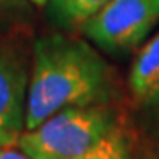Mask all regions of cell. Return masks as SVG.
Segmentation results:
<instances>
[{
  "label": "cell",
  "mask_w": 159,
  "mask_h": 159,
  "mask_svg": "<svg viewBox=\"0 0 159 159\" xmlns=\"http://www.w3.org/2000/svg\"><path fill=\"white\" fill-rule=\"evenodd\" d=\"M113 90L111 67L92 44L62 32L43 35L32 44L25 129L67 106L106 104Z\"/></svg>",
  "instance_id": "6da1fadb"
},
{
  "label": "cell",
  "mask_w": 159,
  "mask_h": 159,
  "mask_svg": "<svg viewBox=\"0 0 159 159\" xmlns=\"http://www.w3.org/2000/svg\"><path fill=\"white\" fill-rule=\"evenodd\" d=\"M117 124V111L108 102L67 106L37 127L20 133L16 147L32 159H73L94 147Z\"/></svg>",
  "instance_id": "7a4b0ae2"
},
{
  "label": "cell",
  "mask_w": 159,
  "mask_h": 159,
  "mask_svg": "<svg viewBox=\"0 0 159 159\" xmlns=\"http://www.w3.org/2000/svg\"><path fill=\"white\" fill-rule=\"evenodd\" d=\"M159 23V0H110L80 32L104 53L136 50Z\"/></svg>",
  "instance_id": "3957f363"
},
{
  "label": "cell",
  "mask_w": 159,
  "mask_h": 159,
  "mask_svg": "<svg viewBox=\"0 0 159 159\" xmlns=\"http://www.w3.org/2000/svg\"><path fill=\"white\" fill-rule=\"evenodd\" d=\"M32 50L0 37V127L21 133L27 117Z\"/></svg>",
  "instance_id": "277c9868"
},
{
  "label": "cell",
  "mask_w": 159,
  "mask_h": 159,
  "mask_svg": "<svg viewBox=\"0 0 159 159\" xmlns=\"http://www.w3.org/2000/svg\"><path fill=\"white\" fill-rule=\"evenodd\" d=\"M129 89L136 99L159 102V32L136 53L129 71Z\"/></svg>",
  "instance_id": "5b68a950"
},
{
  "label": "cell",
  "mask_w": 159,
  "mask_h": 159,
  "mask_svg": "<svg viewBox=\"0 0 159 159\" xmlns=\"http://www.w3.org/2000/svg\"><path fill=\"white\" fill-rule=\"evenodd\" d=\"M110 0H48V16L57 27L74 34Z\"/></svg>",
  "instance_id": "8992f818"
},
{
  "label": "cell",
  "mask_w": 159,
  "mask_h": 159,
  "mask_svg": "<svg viewBox=\"0 0 159 159\" xmlns=\"http://www.w3.org/2000/svg\"><path fill=\"white\" fill-rule=\"evenodd\" d=\"M73 159H133L131 138L119 122L94 147Z\"/></svg>",
  "instance_id": "52a82bcc"
},
{
  "label": "cell",
  "mask_w": 159,
  "mask_h": 159,
  "mask_svg": "<svg viewBox=\"0 0 159 159\" xmlns=\"http://www.w3.org/2000/svg\"><path fill=\"white\" fill-rule=\"evenodd\" d=\"M27 14L25 0H0V23L21 20Z\"/></svg>",
  "instance_id": "ba28073f"
},
{
  "label": "cell",
  "mask_w": 159,
  "mask_h": 159,
  "mask_svg": "<svg viewBox=\"0 0 159 159\" xmlns=\"http://www.w3.org/2000/svg\"><path fill=\"white\" fill-rule=\"evenodd\" d=\"M18 136H20V133H16V131H9V129L0 127V148L2 147H14L18 142Z\"/></svg>",
  "instance_id": "9c48e42d"
},
{
  "label": "cell",
  "mask_w": 159,
  "mask_h": 159,
  "mask_svg": "<svg viewBox=\"0 0 159 159\" xmlns=\"http://www.w3.org/2000/svg\"><path fill=\"white\" fill-rule=\"evenodd\" d=\"M0 159H32L25 152H21L20 148L12 147H2L0 148Z\"/></svg>",
  "instance_id": "30bf717a"
},
{
  "label": "cell",
  "mask_w": 159,
  "mask_h": 159,
  "mask_svg": "<svg viewBox=\"0 0 159 159\" xmlns=\"http://www.w3.org/2000/svg\"><path fill=\"white\" fill-rule=\"evenodd\" d=\"M32 2L37 4V6H46V2H48V0H32Z\"/></svg>",
  "instance_id": "8fae6325"
}]
</instances>
